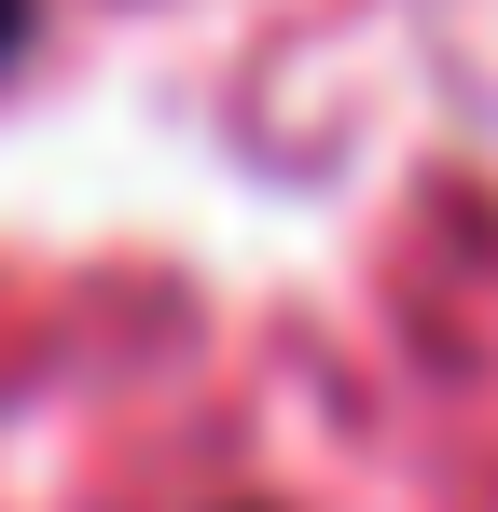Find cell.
I'll list each match as a JSON object with an SVG mask.
<instances>
[{
  "instance_id": "cell-1",
  "label": "cell",
  "mask_w": 498,
  "mask_h": 512,
  "mask_svg": "<svg viewBox=\"0 0 498 512\" xmlns=\"http://www.w3.org/2000/svg\"><path fill=\"white\" fill-rule=\"evenodd\" d=\"M14 28H28V0H0V42H14Z\"/></svg>"
}]
</instances>
